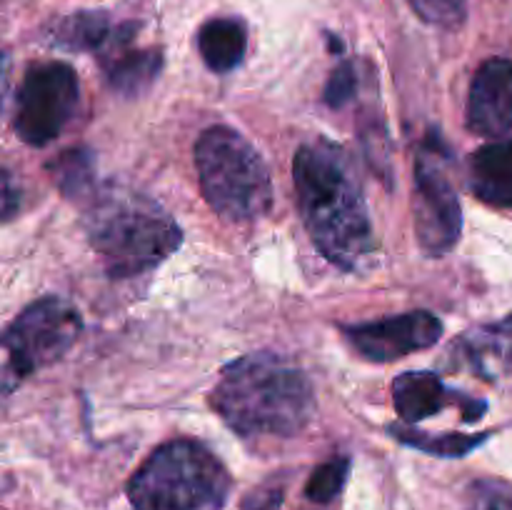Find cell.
I'll list each match as a JSON object with an SVG mask.
<instances>
[{"mask_svg":"<svg viewBox=\"0 0 512 510\" xmlns=\"http://www.w3.org/2000/svg\"><path fill=\"white\" fill-rule=\"evenodd\" d=\"M295 200L315 248L338 268L363 270L375 253L363 183L343 145L315 138L293 158Z\"/></svg>","mask_w":512,"mask_h":510,"instance_id":"cell-1","label":"cell"},{"mask_svg":"<svg viewBox=\"0 0 512 510\" xmlns=\"http://www.w3.org/2000/svg\"><path fill=\"white\" fill-rule=\"evenodd\" d=\"M210 405L240 435L303 433L315 418V390L305 370L275 353L233 360L210 393Z\"/></svg>","mask_w":512,"mask_h":510,"instance_id":"cell-2","label":"cell"},{"mask_svg":"<svg viewBox=\"0 0 512 510\" xmlns=\"http://www.w3.org/2000/svg\"><path fill=\"white\" fill-rule=\"evenodd\" d=\"M85 233L110 278L148 273L183 243L178 223L163 205L123 188L93 193L85 215Z\"/></svg>","mask_w":512,"mask_h":510,"instance_id":"cell-3","label":"cell"},{"mask_svg":"<svg viewBox=\"0 0 512 510\" xmlns=\"http://www.w3.org/2000/svg\"><path fill=\"white\" fill-rule=\"evenodd\" d=\"M233 480L218 455L190 438L150 453L128 483L135 510H223Z\"/></svg>","mask_w":512,"mask_h":510,"instance_id":"cell-4","label":"cell"},{"mask_svg":"<svg viewBox=\"0 0 512 510\" xmlns=\"http://www.w3.org/2000/svg\"><path fill=\"white\" fill-rule=\"evenodd\" d=\"M200 190L228 223H253L273 205V180L263 155L228 125H213L195 143Z\"/></svg>","mask_w":512,"mask_h":510,"instance_id":"cell-5","label":"cell"},{"mask_svg":"<svg viewBox=\"0 0 512 510\" xmlns=\"http://www.w3.org/2000/svg\"><path fill=\"white\" fill-rule=\"evenodd\" d=\"M80 333L83 318L68 300L48 295L28 305L0 338V348L8 355L10 375L28 378L35 370L53 365L73 348Z\"/></svg>","mask_w":512,"mask_h":510,"instance_id":"cell-6","label":"cell"},{"mask_svg":"<svg viewBox=\"0 0 512 510\" xmlns=\"http://www.w3.org/2000/svg\"><path fill=\"white\" fill-rule=\"evenodd\" d=\"M80 83L68 63L50 60L25 73L15 100V133L35 148L53 143L78 108Z\"/></svg>","mask_w":512,"mask_h":510,"instance_id":"cell-7","label":"cell"},{"mask_svg":"<svg viewBox=\"0 0 512 510\" xmlns=\"http://www.w3.org/2000/svg\"><path fill=\"white\" fill-rule=\"evenodd\" d=\"M438 138L428 140L415 158L413 225L418 245L433 258L450 253L463 230V208L458 193L440 163Z\"/></svg>","mask_w":512,"mask_h":510,"instance_id":"cell-8","label":"cell"},{"mask_svg":"<svg viewBox=\"0 0 512 510\" xmlns=\"http://www.w3.org/2000/svg\"><path fill=\"white\" fill-rule=\"evenodd\" d=\"M343 333L365 360L393 363L438 343L443 335V320L430 310H410L368 323L343 325Z\"/></svg>","mask_w":512,"mask_h":510,"instance_id":"cell-9","label":"cell"},{"mask_svg":"<svg viewBox=\"0 0 512 510\" xmlns=\"http://www.w3.org/2000/svg\"><path fill=\"white\" fill-rule=\"evenodd\" d=\"M468 130L483 138H503L512 130V60L490 58L470 83Z\"/></svg>","mask_w":512,"mask_h":510,"instance_id":"cell-10","label":"cell"},{"mask_svg":"<svg viewBox=\"0 0 512 510\" xmlns=\"http://www.w3.org/2000/svg\"><path fill=\"white\" fill-rule=\"evenodd\" d=\"M393 403L400 418L408 425L433 418L450 405L460 408L463 420H468V423L480 420V415L488 410L485 400H475L470 395L448 388L440 380V375L428 373V370H410V373L398 375L393 383Z\"/></svg>","mask_w":512,"mask_h":510,"instance_id":"cell-11","label":"cell"},{"mask_svg":"<svg viewBox=\"0 0 512 510\" xmlns=\"http://www.w3.org/2000/svg\"><path fill=\"white\" fill-rule=\"evenodd\" d=\"M453 355L485 380L512 375V313L498 323L478 325L458 338Z\"/></svg>","mask_w":512,"mask_h":510,"instance_id":"cell-12","label":"cell"},{"mask_svg":"<svg viewBox=\"0 0 512 510\" xmlns=\"http://www.w3.org/2000/svg\"><path fill=\"white\" fill-rule=\"evenodd\" d=\"M133 38V23L113 28L108 15L98 13V10H80V13H70L53 23L50 28V40L65 50H103L108 53L113 45L128 43Z\"/></svg>","mask_w":512,"mask_h":510,"instance_id":"cell-13","label":"cell"},{"mask_svg":"<svg viewBox=\"0 0 512 510\" xmlns=\"http://www.w3.org/2000/svg\"><path fill=\"white\" fill-rule=\"evenodd\" d=\"M468 180L478 200L495 208H512V138L475 150Z\"/></svg>","mask_w":512,"mask_h":510,"instance_id":"cell-14","label":"cell"},{"mask_svg":"<svg viewBox=\"0 0 512 510\" xmlns=\"http://www.w3.org/2000/svg\"><path fill=\"white\" fill-rule=\"evenodd\" d=\"M123 45H115L105 53V78L115 93L135 98L155 83L163 68V55L160 50H123Z\"/></svg>","mask_w":512,"mask_h":510,"instance_id":"cell-15","label":"cell"},{"mask_svg":"<svg viewBox=\"0 0 512 510\" xmlns=\"http://www.w3.org/2000/svg\"><path fill=\"white\" fill-rule=\"evenodd\" d=\"M248 48L245 25L235 18H213L198 30V50L215 73H230L243 63Z\"/></svg>","mask_w":512,"mask_h":510,"instance_id":"cell-16","label":"cell"},{"mask_svg":"<svg viewBox=\"0 0 512 510\" xmlns=\"http://www.w3.org/2000/svg\"><path fill=\"white\" fill-rule=\"evenodd\" d=\"M50 173H53L55 185L65 198L83 200L93 198L95 193V165L93 155L85 148H73L60 153L58 160L50 163Z\"/></svg>","mask_w":512,"mask_h":510,"instance_id":"cell-17","label":"cell"},{"mask_svg":"<svg viewBox=\"0 0 512 510\" xmlns=\"http://www.w3.org/2000/svg\"><path fill=\"white\" fill-rule=\"evenodd\" d=\"M393 433V438H398L400 443L410 445V448H418L423 453L430 455H443V458H463L470 450L478 448L480 443L488 440V435H460V433H418L413 428H403V425H393L388 428Z\"/></svg>","mask_w":512,"mask_h":510,"instance_id":"cell-18","label":"cell"},{"mask_svg":"<svg viewBox=\"0 0 512 510\" xmlns=\"http://www.w3.org/2000/svg\"><path fill=\"white\" fill-rule=\"evenodd\" d=\"M350 475V458L340 455V458H330L328 463L318 465L310 475L308 485H305V495H308L313 503H330L335 495L343 490V485L348 483Z\"/></svg>","mask_w":512,"mask_h":510,"instance_id":"cell-19","label":"cell"},{"mask_svg":"<svg viewBox=\"0 0 512 510\" xmlns=\"http://www.w3.org/2000/svg\"><path fill=\"white\" fill-rule=\"evenodd\" d=\"M415 13L430 25L458 28L468 15V0H410Z\"/></svg>","mask_w":512,"mask_h":510,"instance_id":"cell-20","label":"cell"},{"mask_svg":"<svg viewBox=\"0 0 512 510\" xmlns=\"http://www.w3.org/2000/svg\"><path fill=\"white\" fill-rule=\"evenodd\" d=\"M470 510H512V483L498 478L475 480L470 488Z\"/></svg>","mask_w":512,"mask_h":510,"instance_id":"cell-21","label":"cell"},{"mask_svg":"<svg viewBox=\"0 0 512 510\" xmlns=\"http://www.w3.org/2000/svg\"><path fill=\"white\" fill-rule=\"evenodd\" d=\"M355 93H358V70H355V65L350 60H343L330 73L323 90V100L328 108H345L355 98Z\"/></svg>","mask_w":512,"mask_h":510,"instance_id":"cell-22","label":"cell"},{"mask_svg":"<svg viewBox=\"0 0 512 510\" xmlns=\"http://www.w3.org/2000/svg\"><path fill=\"white\" fill-rule=\"evenodd\" d=\"M20 188L18 180L10 170L0 168V220H10L20 210Z\"/></svg>","mask_w":512,"mask_h":510,"instance_id":"cell-23","label":"cell"},{"mask_svg":"<svg viewBox=\"0 0 512 510\" xmlns=\"http://www.w3.org/2000/svg\"><path fill=\"white\" fill-rule=\"evenodd\" d=\"M280 500H283V490L280 488H263L250 493L243 500V510H273L278 508Z\"/></svg>","mask_w":512,"mask_h":510,"instance_id":"cell-24","label":"cell"},{"mask_svg":"<svg viewBox=\"0 0 512 510\" xmlns=\"http://www.w3.org/2000/svg\"><path fill=\"white\" fill-rule=\"evenodd\" d=\"M0 70H3V53H0Z\"/></svg>","mask_w":512,"mask_h":510,"instance_id":"cell-25","label":"cell"}]
</instances>
